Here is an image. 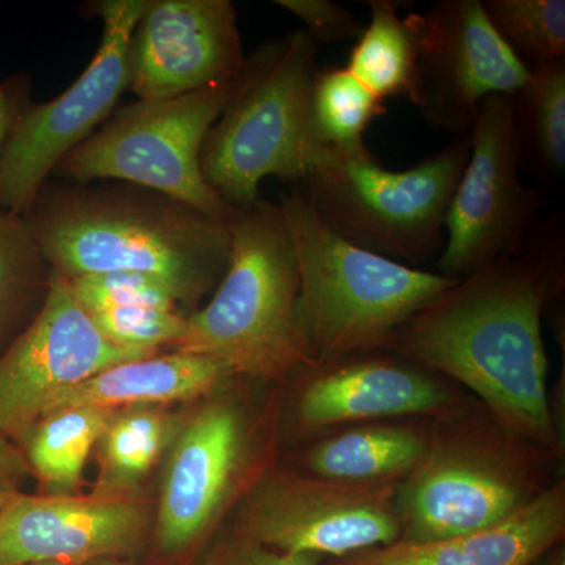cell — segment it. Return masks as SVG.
Returning a JSON list of instances; mask_svg holds the SVG:
<instances>
[{
    "instance_id": "1",
    "label": "cell",
    "mask_w": 565,
    "mask_h": 565,
    "mask_svg": "<svg viewBox=\"0 0 565 565\" xmlns=\"http://www.w3.org/2000/svg\"><path fill=\"white\" fill-rule=\"evenodd\" d=\"M565 282L564 222H539L519 252L438 294L392 351L470 393L509 429L564 460L546 388L542 318Z\"/></svg>"
},
{
    "instance_id": "2",
    "label": "cell",
    "mask_w": 565,
    "mask_h": 565,
    "mask_svg": "<svg viewBox=\"0 0 565 565\" xmlns=\"http://www.w3.org/2000/svg\"><path fill=\"white\" fill-rule=\"evenodd\" d=\"M22 217L55 274H147L184 305L214 292L232 253L228 221L125 182H47Z\"/></svg>"
},
{
    "instance_id": "3",
    "label": "cell",
    "mask_w": 565,
    "mask_h": 565,
    "mask_svg": "<svg viewBox=\"0 0 565 565\" xmlns=\"http://www.w3.org/2000/svg\"><path fill=\"white\" fill-rule=\"evenodd\" d=\"M563 462L470 394L429 419L426 455L397 486L401 539L434 541L500 525L559 481Z\"/></svg>"
},
{
    "instance_id": "4",
    "label": "cell",
    "mask_w": 565,
    "mask_h": 565,
    "mask_svg": "<svg viewBox=\"0 0 565 565\" xmlns=\"http://www.w3.org/2000/svg\"><path fill=\"white\" fill-rule=\"evenodd\" d=\"M228 228V267L170 351L204 356L259 384H285L311 363L296 322L299 266L291 234L280 206L262 199L233 207Z\"/></svg>"
},
{
    "instance_id": "5",
    "label": "cell",
    "mask_w": 565,
    "mask_h": 565,
    "mask_svg": "<svg viewBox=\"0 0 565 565\" xmlns=\"http://www.w3.org/2000/svg\"><path fill=\"white\" fill-rule=\"evenodd\" d=\"M278 206L299 266L296 322L311 363L392 351L401 327L456 282L337 236L299 185L282 193Z\"/></svg>"
},
{
    "instance_id": "6",
    "label": "cell",
    "mask_w": 565,
    "mask_h": 565,
    "mask_svg": "<svg viewBox=\"0 0 565 565\" xmlns=\"http://www.w3.org/2000/svg\"><path fill=\"white\" fill-rule=\"evenodd\" d=\"M233 375L184 414L163 455L152 533L163 555H184L215 533L275 465L281 407L258 408Z\"/></svg>"
},
{
    "instance_id": "7",
    "label": "cell",
    "mask_w": 565,
    "mask_h": 565,
    "mask_svg": "<svg viewBox=\"0 0 565 565\" xmlns=\"http://www.w3.org/2000/svg\"><path fill=\"white\" fill-rule=\"evenodd\" d=\"M468 158L470 132L405 170L385 169L367 147L322 151L299 188L330 232L419 269L444 250L446 212Z\"/></svg>"
},
{
    "instance_id": "8",
    "label": "cell",
    "mask_w": 565,
    "mask_h": 565,
    "mask_svg": "<svg viewBox=\"0 0 565 565\" xmlns=\"http://www.w3.org/2000/svg\"><path fill=\"white\" fill-rule=\"evenodd\" d=\"M318 44L303 31L262 44L203 141L202 172L232 207L258 202L266 178L302 181L321 150L308 122Z\"/></svg>"
},
{
    "instance_id": "9",
    "label": "cell",
    "mask_w": 565,
    "mask_h": 565,
    "mask_svg": "<svg viewBox=\"0 0 565 565\" xmlns=\"http://www.w3.org/2000/svg\"><path fill=\"white\" fill-rule=\"evenodd\" d=\"M233 79L158 102H139L110 115L55 169L70 182L117 181L150 189L228 221L233 207L204 180L203 141L239 85ZM52 174V177H54Z\"/></svg>"
},
{
    "instance_id": "10",
    "label": "cell",
    "mask_w": 565,
    "mask_h": 565,
    "mask_svg": "<svg viewBox=\"0 0 565 565\" xmlns=\"http://www.w3.org/2000/svg\"><path fill=\"white\" fill-rule=\"evenodd\" d=\"M147 0H102L88 10L103 22L95 57L57 98L31 103L0 150V211L24 215L58 163L117 110L129 90V46Z\"/></svg>"
},
{
    "instance_id": "11",
    "label": "cell",
    "mask_w": 565,
    "mask_h": 565,
    "mask_svg": "<svg viewBox=\"0 0 565 565\" xmlns=\"http://www.w3.org/2000/svg\"><path fill=\"white\" fill-rule=\"evenodd\" d=\"M520 169L512 98H487L471 126L470 158L446 212L433 273L463 280L523 247L548 200L523 184Z\"/></svg>"
},
{
    "instance_id": "12",
    "label": "cell",
    "mask_w": 565,
    "mask_h": 565,
    "mask_svg": "<svg viewBox=\"0 0 565 565\" xmlns=\"http://www.w3.org/2000/svg\"><path fill=\"white\" fill-rule=\"evenodd\" d=\"M399 484H348L275 463L237 505L233 531L285 553L338 559L401 539Z\"/></svg>"
},
{
    "instance_id": "13",
    "label": "cell",
    "mask_w": 565,
    "mask_h": 565,
    "mask_svg": "<svg viewBox=\"0 0 565 565\" xmlns=\"http://www.w3.org/2000/svg\"><path fill=\"white\" fill-rule=\"evenodd\" d=\"M286 382V423L297 441L382 419H434L470 393L394 351L353 353L303 364Z\"/></svg>"
},
{
    "instance_id": "14",
    "label": "cell",
    "mask_w": 565,
    "mask_h": 565,
    "mask_svg": "<svg viewBox=\"0 0 565 565\" xmlns=\"http://www.w3.org/2000/svg\"><path fill=\"white\" fill-rule=\"evenodd\" d=\"M408 17L418 46L412 104L434 128L468 134L487 98L526 84L530 70L494 31L481 0H438Z\"/></svg>"
},
{
    "instance_id": "15",
    "label": "cell",
    "mask_w": 565,
    "mask_h": 565,
    "mask_svg": "<svg viewBox=\"0 0 565 565\" xmlns=\"http://www.w3.org/2000/svg\"><path fill=\"white\" fill-rule=\"evenodd\" d=\"M152 353L110 341L68 280L54 273L39 315L0 356V434L17 444L62 394L115 364Z\"/></svg>"
},
{
    "instance_id": "16",
    "label": "cell",
    "mask_w": 565,
    "mask_h": 565,
    "mask_svg": "<svg viewBox=\"0 0 565 565\" xmlns=\"http://www.w3.org/2000/svg\"><path fill=\"white\" fill-rule=\"evenodd\" d=\"M245 62L232 0H147L129 46V90L177 98L233 79Z\"/></svg>"
},
{
    "instance_id": "17",
    "label": "cell",
    "mask_w": 565,
    "mask_h": 565,
    "mask_svg": "<svg viewBox=\"0 0 565 565\" xmlns=\"http://www.w3.org/2000/svg\"><path fill=\"white\" fill-rule=\"evenodd\" d=\"M150 504L137 497L28 494L0 509V565H85L125 559L152 530Z\"/></svg>"
},
{
    "instance_id": "18",
    "label": "cell",
    "mask_w": 565,
    "mask_h": 565,
    "mask_svg": "<svg viewBox=\"0 0 565 565\" xmlns=\"http://www.w3.org/2000/svg\"><path fill=\"white\" fill-rule=\"evenodd\" d=\"M564 541L565 481L561 478L534 503L489 530L434 541L399 539L326 559L322 565H527Z\"/></svg>"
},
{
    "instance_id": "19",
    "label": "cell",
    "mask_w": 565,
    "mask_h": 565,
    "mask_svg": "<svg viewBox=\"0 0 565 565\" xmlns=\"http://www.w3.org/2000/svg\"><path fill=\"white\" fill-rule=\"evenodd\" d=\"M429 419H382L338 427L302 441L286 467L348 484H401L422 462Z\"/></svg>"
},
{
    "instance_id": "20",
    "label": "cell",
    "mask_w": 565,
    "mask_h": 565,
    "mask_svg": "<svg viewBox=\"0 0 565 565\" xmlns=\"http://www.w3.org/2000/svg\"><path fill=\"white\" fill-rule=\"evenodd\" d=\"M232 377L223 364L204 356L178 351L156 352L93 375L84 384L62 394L50 412L68 407L115 412L193 403L211 396Z\"/></svg>"
},
{
    "instance_id": "21",
    "label": "cell",
    "mask_w": 565,
    "mask_h": 565,
    "mask_svg": "<svg viewBox=\"0 0 565 565\" xmlns=\"http://www.w3.org/2000/svg\"><path fill=\"white\" fill-rule=\"evenodd\" d=\"M184 414L166 407L115 411L98 445V481L93 493L102 497H137V489L162 460Z\"/></svg>"
},
{
    "instance_id": "22",
    "label": "cell",
    "mask_w": 565,
    "mask_h": 565,
    "mask_svg": "<svg viewBox=\"0 0 565 565\" xmlns=\"http://www.w3.org/2000/svg\"><path fill=\"white\" fill-rule=\"evenodd\" d=\"M111 411L68 407L41 416L17 441L44 494H76Z\"/></svg>"
},
{
    "instance_id": "23",
    "label": "cell",
    "mask_w": 565,
    "mask_h": 565,
    "mask_svg": "<svg viewBox=\"0 0 565 565\" xmlns=\"http://www.w3.org/2000/svg\"><path fill=\"white\" fill-rule=\"evenodd\" d=\"M367 6L370 24L360 33L344 68L382 102L405 98L412 103L418 46L411 17H401L393 0H370Z\"/></svg>"
},
{
    "instance_id": "24",
    "label": "cell",
    "mask_w": 565,
    "mask_h": 565,
    "mask_svg": "<svg viewBox=\"0 0 565 565\" xmlns=\"http://www.w3.org/2000/svg\"><path fill=\"white\" fill-rule=\"evenodd\" d=\"M511 98L520 163L537 177H559L565 169V61L531 68Z\"/></svg>"
},
{
    "instance_id": "25",
    "label": "cell",
    "mask_w": 565,
    "mask_h": 565,
    "mask_svg": "<svg viewBox=\"0 0 565 565\" xmlns=\"http://www.w3.org/2000/svg\"><path fill=\"white\" fill-rule=\"evenodd\" d=\"M52 275L24 217L0 211V356L39 315Z\"/></svg>"
},
{
    "instance_id": "26",
    "label": "cell",
    "mask_w": 565,
    "mask_h": 565,
    "mask_svg": "<svg viewBox=\"0 0 565 565\" xmlns=\"http://www.w3.org/2000/svg\"><path fill=\"white\" fill-rule=\"evenodd\" d=\"M386 114L385 103L360 84L345 68L316 71L308 122L321 151H356L366 147L363 136L375 118Z\"/></svg>"
},
{
    "instance_id": "27",
    "label": "cell",
    "mask_w": 565,
    "mask_h": 565,
    "mask_svg": "<svg viewBox=\"0 0 565 565\" xmlns=\"http://www.w3.org/2000/svg\"><path fill=\"white\" fill-rule=\"evenodd\" d=\"M482 9L527 70L565 61L564 0H486Z\"/></svg>"
},
{
    "instance_id": "28",
    "label": "cell",
    "mask_w": 565,
    "mask_h": 565,
    "mask_svg": "<svg viewBox=\"0 0 565 565\" xmlns=\"http://www.w3.org/2000/svg\"><path fill=\"white\" fill-rule=\"evenodd\" d=\"M88 313L121 307H154L180 311L182 299L169 282L137 273H109L66 278Z\"/></svg>"
},
{
    "instance_id": "29",
    "label": "cell",
    "mask_w": 565,
    "mask_h": 565,
    "mask_svg": "<svg viewBox=\"0 0 565 565\" xmlns=\"http://www.w3.org/2000/svg\"><path fill=\"white\" fill-rule=\"evenodd\" d=\"M96 326L121 348L159 352L172 348L185 329L188 316L154 307H121L90 313Z\"/></svg>"
},
{
    "instance_id": "30",
    "label": "cell",
    "mask_w": 565,
    "mask_h": 565,
    "mask_svg": "<svg viewBox=\"0 0 565 565\" xmlns=\"http://www.w3.org/2000/svg\"><path fill=\"white\" fill-rule=\"evenodd\" d=\"M275 6L302 22V31L316 44L359 39L363 32L352 11L332 0H277Z\"/></svg>"
},
{
    "instance_id": "31",
    "label": "cell",
    "mask_w": 565,
    "mask_h": 565,
    "mask_svg": "<svg viewBox=\"0 0 565 565\" xmlns=\"http://www.w3.org/2000/svg\"><path fill=\"white\" fill-rule=\"evenodd\" d=\"M323 561L308 553L278 552L232 531L215 546L207 565H322Z\"/></svg>"
},
{
    "instance_id": "32",
    "label": "cell",
    "mask_w": 565,
    "mask_h": 565,
    "mask_svg": "<svg viewBox=\"0 0 565 565\" xmlns=\"http://www.w3.org/2000/svg\"><path fill=\"white\" fill-rule=\"evenodd\" d=\"M31 95L32 79L28 73H17L0 81V150L22 111L32 103Z\"/></svg>"
},
{
    "instance_id": "33",
    "label": "cell",
    "mask_w": 565,
    "mask_h": 565,
    "mask_svg": "<svg viewBox=\"0 0 565 565\" xmlns=\"http://www.w3.org/2000/svg\"><path fill=\"white\" fill-rule=\"evenodd\" d=\"M31 470L14 441L0 434V509L24 492Z\"/></svg>"
},
{
    "instance_id": "34",
    "label": "cell",
    "mask_w": 565,
    "mask_h": 565,
    "mask_svg": "<svg viewBox=\"0 0 565 565\" xmlns=\"http://www.w3.org/2000/svg\"><path fill=\"white\" fill-rule=\"evenodd\" d=\"M527 565H565V541L553 545Z\"/></svg>"
},
{
    "instance_id": "35",
    "label": "cell",
    "mask_w": 565,
    "mask_h": 565,
    "mask_svg": "<svg viewBox=\"0 0 565 565\" xmlns=\"http://www.w3.org/2000/svg\"><path fill=\"white\" fill-rule=\"evenodd\" d=\"M85 565H136L132 563H128L126 559H99L93 561V563H88Z\"/></svg>"
},
{
    "instance_id": "36",
    "label": "cell",
    "mask_w": 565,
    "mask_h": 565,
    "mask_svg": "<svg viewBox=\"0 0 565 565\" xmlns=\"http://www.w3.org/2000/svg\"><path fill=\"white\" fill-rule=\"evenodd\" d=\"M33 565H63V564H33Z\"/></svg>"
}]
</instances>
